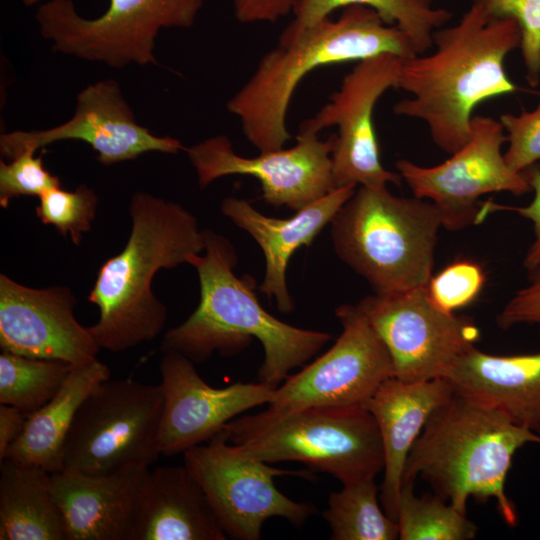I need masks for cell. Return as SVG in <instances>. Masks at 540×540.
I'll return each mask as SVG.
<instances>
[{
    "label": "cell",
    "instance_id": "1",
    "mask_svg": "<svg viewBox=\"0 0 540 540\" xmlns=\"http://www.w3.org/2000/svg\"><path fill=\"white\" fill-rule=\"evenodd\" d=\"M520 43L514 19L491 18L472 4L457 24L434 32L432 53L404 58L397 88L412 96L394 113L424 121L437 147L454 153L470 137L475 107L518 89L504 63Z\"/></svg>",
    "mask_w": 540,
    "mask_h": 540
},
{
    "label": "cell",
    "instance_id": "2",
    "mask_svg": "<svg viewBox=\"0 0 540 540\" xmlns=\"http://www.w3.org/2000/svg\"><path fill=\"white\" fill-rule=\"evenodd\" d=\"M203 235L205 255H195L189 264L199 277L200 302L183 323L165 332L160 349L202 363L214 352L235 355L255 338L264 350L259 381L278 386L332 336L289 325L269 314L257 299L253 278L234 274L237 254L232 243L209 229Z\"/></svg>",
    "mask_w": 540,
    "mask_h": 540
},
{
    "label": "cell",
    "instance_id": "3",
    "mask_svg": "<svg viewBox=\"0 0 540 540\" xmlns=\"http://www.w3.org/2000/svg\"><path fill=\"white\" fill-rule=\"evenodd\" d=\"M131 231L123 250L99 268L88 301L99 309L88 330L99 349L119 353L151 341L163 330L166 306L152 280L205 249L196 217L178 203L139 191L130 200Z\"/></svg>",
    "mask_w": 540,
    "mask_h": 540
},
{
    "label": "cell",
    "instance_id": "4",
    "mask_svg": "<svg viewBox=\"0 0 540 540\" xmlns=\"http://www.w3.org/2000/svg\"><path fill=\"white\" fill-rule=\"evenodd\" d=\"M391 53L402 58L417 55L409 37L388 25L372 8L345 7L337 19L326 17L267 52L254 73L228 101L247 140L260 152L278 150L291 138L287 112L299 82L317 67L361 61Z\"/></svg>",
    "mask_w": 540,
    "mask_h": 540
},
{
    "label": "cell",
    "instance_id": "5",
    "mask_svg": "<svg viewBox=\"0 0 540 540\" xmlns=\"http://www.w3.org/2000/svg\"><path fill=\"white\" fill-rule=\"evenodd\" d=\"M528 443L540 444V436L500 410L454 391L413 444L403 482L422 478L435 494L465 513L470 497L493 499L503 521L515 527L517 510L505 483L516 451Z\"/></svg>",
    "mask_w": 540,
    "mask_h": 540
},
{
    "label": "cell",
    "instance_id": "6",
    "mask_svg": "<svg viewBox=\"0 0 540 540\" xmlns=\"http://www.w3.org/2000/svg\"><path fill=\"white\" fill-rule=\"evenodd\" d=\"M330 223L337 256L376 294L425 287L433 276L443 223L431 201L358 186Z\"/></svg>",
    "mask_w": 540,
    "mask_h": 540
},
{
    "label": "cell",
    "instance_id": "7",
    "mask_svg": "<svg viewBox=\"0 0 540 540\" xmlns=\"http://www.w3.org/2000/svg\"><path fill=\"white\" fill-rule=\"evenodd\" d=\"M222 431L252 458L300 462L342 485L375 478L384 469L378 426L362 405L313 406L270 420L238 416Z\"/></svg>",
    "mask_w": 540,
    "mask_h": 540
},
{
    "label": "cell",
    "instance_id": "8",
    "mask_svg": "<svg viewBox=\"0 0 540 540\" xmlns=\"http://www.w3.org/2000/svg\"><path fill=\"white\" fill-rule=\"evenodd\" d=\"M163 411L160 384L105 380L80 405L64 446V469L114 472L131 464L150 466L161 455Z\"/></svg>",
    "mask_w": 540,
    "mask_h": 540
},
{
    "label": "cell",
    "instance_id": "9",
    "mask_svg": "<svg viewBox=\"0 0 540 540\" xmlns=\"http://www.w3.org/2000/svg\"><path fill=\"white\" fill-rule=\"evenodd\" d=\"M203 0H110L99 17H81L72 0H50L36 13L54 50L113 68L157 64L155 39L163 28H189Z\"/></svg>",
    "mask_w": 540,
    "mask_h": 540
},
{
    "label": "cell",
    "instance_id": "10",
    "mask_svg": "<svg viewBox=\"0 0 540 540\" xmlns=\"http://www.w3.org/2000/svg\"><path fill=\"white\" fill-rule=\"evenodd\" d=\"M184 465L200 484L227 538L258 540L262 526L282 517L301 527L316 512L307 502H297L278 490L276 476L311 480L312 472L274 467L244 454L223 431L210 441L183 453Z\"/></svg>",
    "mask_w": 540,
    "mask_h": 540
},
{
    "label": "cell",
    "instance_id": "11",
    "mask_svg": "<svg viewBox=\"0 0 540 540\" xmlns=\"http://www.w3.org/2000/svg\"><path fill=\"white\" fill-rule=\"evenodd\" d=\"M335 314L342 326L338 339L279 384L257 418L275 419L313 406L362 405L393 377L389 352L361 309L344 304Z\"/></svg>",
    "mask_w": 540,
    "mask_h": 540
},
{
    "label": "cell",
    "instance_id": "12",
    "mask_svg": "<svg viewBox=\"0 0 540 540\" xmlns=\"http://www.w3.org/2000/svg\"><path fill=\"white\" fill-rule=\"evenodd\" d=\"M492 117L475 115L468 141L446 161L424 167L406 159L396 169L415 197L431 201L439 210L443 227L465 229L480 222L479 198L492 192L523 195L531 191L524 171L505 161L501 147L507 135Z\"/></svg>",
    "mask_w": 540,
    "mask_h": 540
},
{
    "label": "cell",
    "instance_id": "13",
    "mask_svg": "<svg viewBox=\"0 0 540 540\" xmlns=\"http://www.w3.org/2000/svg\"><path fill=\"white\" fill-rule=\"evenodd\" d=\"M357 306L386 346L393 377L405 382L444 378L454 362L480 339L466 316L433 303L426 286L364 297Z\"/></svg>",
    "mask_w": 540,
    "mask_h": 540
},
{
    "label": "cell",
    "instance_id": "14",
    "mask_svg": "<svg viewBox=\"0 0 540 540\" xmlns=\"http://www.w3.org/2000/svg\"><path fill=\"white\" fill-rule=\"evenodd\" d=\"M403 60L384 53L359 61L329 101L300 124L298 133L318 134L325 128H338L332 152L336 188L401 185V175L385 169L380 161L373 112L379 98L388 89L397 88Z\"/></svg>",
    "mask_w": 540,
    "mask_h": 540
},
{
    "label": "cell",
    "instance_id": "15",
    "mask_svg": "<svg viewBox=\"0 0 540 540\" xmlns=\"http://www.w3.org/2000/svg\"><path fill=\"white\" fill-rule=\"evenodd\" d=\"M336 138V134L322 140L318 134L298 133L293 147L244 157L234 152L227 136L217 135L185 152L201 188L224 176L248 175L260 182L268 204L299 211L336 188L332 173Z\"/></svg>",
    "mask_w": 540,
    "mask_h": 540
},
{
    "label": "cell",
    "instance_id": "16",
    "mask_svg": "<svg viewBox=\"0 0 540 540\" xmlns=\"http://www.w3.org/2000/svg\"><path fill=\"white\" fill-rule=\"evenodd\" d=\"M63 140H81L97 153L105 166L133 160L147 152L176 154L186 149L170 136H157L139 125L112 79L85 87L76 99L73 116L46 130L13 131L0 135L2 157L12 159L24 150L37 151Z\"/></svg>",
    "mask_w": 540,
    "mask_h": 540
},
{
    "label": "cell",
    "instance_id": "17",
    "mask_svg": "<svg viewBox=\"0 0 540 540\" xmlns=\"http://www.w3.org/2000/svg\"><path fill=\"white\" fill-rule=\"evenodd\" d=\"M159 368L163 393L159 449L168 457L210 441L231 420L267 404L277 387L236 382L214 388L200 377L193 361L175 352L164 353Z\"/></svg>",
    "mask_w": 540,
    "mask_h": 540
},
{
    "label": "cell",
    "instance_id": "18",
    "mask_svg": "<svg viewBox=\"0 0 540 540\" xmlns=\"http://www.w3.org/2000/svg\"><path fill=\"white\" fill-rule=\"evenodd\" d=\"M66 286L31 288L0 275V348L19 355L82 365L100 350L74 316Z\"/></svg>",
    "mask_w": 540,
    "mask_h": 540
},
{
    "label": "cell",
    "instance_id": "19",
    "mask_svg": "<svg viewBox=\"0 0 540 540\" xmlns=\"http://www.w3.org/2000/svg\"><path fill=\"white\" fill-rule=\"evenodd\" d=\"M148 470L147 465L131 464L105 474L53 473L54 497L67 540H129Z\"/></svg>",
    "mask_w": 540,
    "mask_h": 540
},
{
    "label": "cell",
    "instance_id": "20",
    "mask_svg": "<svg viewBox=\"0 0 540 540\" xmlns=\"http://www.w3.org/2000/svg\"><path fill=\"white\" fill-rule=\"evenodd\" d=\"M454 391L445 378L405 382L391 377L362 404L374 417L382 439L384 475L380 503L394 520L409 452L429 417Z\"/></svg>",
    "mask_w": 540,
    "mask_h": 540
},
{
    "label": "cell",
    "instance_id": "21",
    "mask_svg": "<svg viewBox=\"0 0 540 540\" xmlns=\"http://www.w3.org/2000/svg\"><path fill=\"white\" fill-rule=\"evenodd\" d=\"M357 187L354 184L337 187L288 219L267 217L244 199L226 197L221 202L223 215L249 233L261 247L266 269L260 291L268 299L274 297L281 313L294 310L286 283L289 258L296 249L312 243Z\"/></svg>",
    "mask_w": 540,
    "mask_h": 540
},
{
    "label": "cell",
    "instance_id": "22",
    "mask_svg": "<svg viewBox=\"0 0 540 540\" xmlns=\"http://www.w3.org/2000/svg\"><path fill=\"white\" fill-rule=\"evenodd\" d=\"M204 490L186 466L148 470L129 540H225Z\"/></svg>",
    "mask_w": 540,
    "mask_h": 540
},
{
    "label": "cell",
    "instance_id": "23",
    "mask_svg": "<svg viewBox=\"0 0 540 540\" xmlns=\"http://www.w3.org/2000/svg\"><path fill=\"white\" fill-rule=\"evenodd\" d=\"M444 378L455 391L500 410L540 436V352L501 356L473 346Z\"/></svg>",
    "mask_w": 540,
    "mask_h": 540
},
{
    "label": "cell",
    "instance_id": "24",
    "mask_svg": "<svg viewBox=\"0 0 540 540\" xmlns=\"http://www.w3.org/2000/svg\"><path fill=\"white\" fill-rule=\"evenodd\" d=\"M110 375L109 367L98 359L73 366L56 395L28 416L6 459L52 474L62 471L64 446L75 415L87 395Z\"/></svg>",
    "mask_w": 540,
    "mask_h": 540
},
{
    "label": "cell",
    "instance_id": "25",
    "mask_svg": "<svg viewBox=\"0 0 540 540\" xmlns=\"http://www.w3.org/2000/svg\"><path fill=\"white\" fill-rule=\"evenodd\" d=\"M0 540H67L52 473L8 459L0 463Z\"/></svg>",
    "mask_w": 540,
    "mask_h": 540
},
{
    "label": "cell",
    "instance_id": "26",
    "mask_svg": "<svg viewBox=\"0 0 540 540\" xmlns=\"http://www.w3.org/2000/svg\"><path fill=\"white\" fill-rule=\"evenodd\" d=\"M433 0H298L294 20L281 36H291L329 17L340 7L363 5L374 9L388 25H396L411 40L417 54L433 47V34L451 19V12L435 8Z\"/></svg>",
    "mask_w": 540,
    "mask_h": 540
},
{
    "label": "cell",
    "instance_id": "27",
    "mask_svg": "<svg viewBox=\"0 0 540 540\" xmlns=\"http://www.w3.org/2000/svg\"><path fill=\"white\" fill-rule=\"evenodd\" d=\"M380 488L375 478L344 484L330 494L328 507L322 512L329 524L332 540L399 539L396 520L380 506Z\"/></svg>",
    "mask_w": 540,
    "mask_h": 540
},
{
    "label": "cell",
    "instance_id": "28",
    "mask_svg": "<svg viewBox=\"0 0 540 540\" xmlns=\"http://www.w3.org/2000/svg\"><path fill=\"white\" fill-rule=\"evenodd\" d=\"M74 365L64 361L0 354V404L19 408L27 416L50 401Z\"/></svg>",
    "mask_w": 540,
    "mask_h": 540
},
{
    "label": "cell",
    "instance_id": "29",
    "mask_svg": "<svg viewBox=\"0 0 540 540\" xmlns=\"http://www.w3.org/2000/svg\"><path fill=\"white\" fill-rule=\"evenodd\" d=\"M396 522L401 540H471L477 525L441 496L414 492V482H403Z\"/></svg>",
    "mask_w": 540,
    "mask_h": 540
},
{
    "label": "cell",
    "instance_id": "30",
    "mask_svg": "<svg viewBox=\"0 0 540 540\" xmlns=\"http://www.w3.org/2000/svg\"><path fill=\"white\" fill-rule=\"evenodd\" d=\"M98 197L86 184L74 191L53 188L39 197L36 215L45 225L54 226L58 232L79 245L82 234L90 231L95 218Z\"/></svg>",
    "mask_w": 540,
    "mask_h": 540
},
{
    "label": "cell",
    "instance_id": "31",
    "mask_svg": "<svg viewBox=\"0 0 540 540\" xmlns=\"http://www.w3.org/2000/svg\"><path fill=\"white\" fill-rule=\"evenodd\" d=\"M491 18H512L521 31L520 48L531 86L540 82V0H473Z\"/></svg>",
    "mask_w": 540,
    "mask_h": 540
},
{
    "label": "cell",
    "instance_id": "32",
    "mask_svg": "<svg viewBox=\"0 0 540 540\" xmlns=\"http://www.w3.org/2000/svg\"><path fill=\"white\" fill-rule=\"evenodd\" d=\"M485 280L484 270L478 263L463 259L450 263L432 276L426 289L435 305L454 313L479 296Z\"/></svg>",
    "mask_w": 540,
    "mask_h": 540
},
{
    "label": "cell",
    "instance_id": "33",
    "mask_svg": "<svg viewBox=\"0 0 540 540\" xmlns=\"http://www.w3.org/2000/svg\"><path fill=\"white\" fill-rule=\"evenodd\" d=\"M34 150H24L11 162L0 161V206L7 208L10 201L19 196H38L61 187L58 176L47 170L42 156Z\"/></svg>",
    "mask_w": 540,
    "mask_h": 540
},
{
    "label": "cell",
    "instance_id": "34",
    "mask_svg": "<svg viewBox=\"0 0 540 540\" xmlns=\"http://www.w3.org/2000/svg\"><path fill=\"white\" fill-rule=\"evenodd\" d=\"M499 121L507 135L504 158L508 166L522 172L540 162V102L533 111L502 114Z\"/></svg>",
    "mask_w": 540,
    "mask_h": 540
},
{
    "label": "cell",
    "instance_id": "35",
    "mask_svg": "<svg viewBox=\"0 0 540 540\" xmlns=\"http://www.w3.org/2000/svg\"><path fill=\"white\" fill-rule=\"evenodd\" d=\"M528 273V283L511 297L497 316V324L502 329L527 324L540 330V267Z\"/></svg>",
    "mask_w": 540,
    "mask_h": 540
},
{
    "label": "cell",
    "instance_id": "36",
    "mask_svg": "<svg viewBox=\"0 0 540 540\" xmlns=\"http://www.w3.org/2000/svg\"><path fill=\"white\" fill-rule=\"evenodd\" d=\"M531 190L534 192L532 201L521 207L503 206L493 202L483 203L481 215L485 219L488 213L495 210L515 211L520 216L530 220L533 225L534 239L523 259V266L528 272L540 267V167L535 164L524 170Z\"/></svg>",
    "mask_w": 540,
    "mask_h": 540
},
{
    "label": "cell",
    "instance_id": "37",
    "mask_svg": "<svg viewBox=\"0 0 540 540\" xmlns=\"http://www.w3.org/2000/svg\"><path fill=\"white\" fill-rule=\"evenodd\" d=\"M298 0H234L236 18L243 23L273 22L293 12Z\"/></svg>",
    "mask_w": 540,
    "mask_h": 540
},
{
    "label": "cell",
    "instance_id": "38",
    "mask_svg": "<svg viewBox=\"0 0 540 540\" xmlns=\"http://www.w3.org/2000/svg\"><path fill=\"white\" fill-rule=\"evenodd\" d=\"M27 418L19 408L0 404V463L6 459L9 449L22 434Z\"/></svg>",
    "mask_w": 540,
    "mask_h": 540
},
{
    "label": "cell",
    "instance_id": "39",
    "mask_svg": "<svg viewBox=\"0 0 540 540\" xmlns=\"http://www.w3.org/2000/svg\"><path fill=\"white\" fill-rule=\"evenodd\" d=\"M22 2L26 5V6H32L36 3L39 2V0H22Z\"/></svg>",
    "mask_w": 540,
    "mask_h": 540
}]
</instances>
